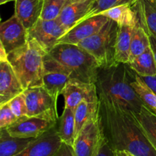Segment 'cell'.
<instances>
[{"instance_id": "6da1fadb", "label": "cell", "mask_w": 156, "mask_h": 156, "mask_svg": "<svg viewBox=\"0 0 156 156\" xmlns=\"http://www.w3.org/2000/svg\"><path fill=\"white\" fill-rule=\"evenodd\" d=\"M98 115L104 136L114 150L136 156H156V149L134 114L99 101Z\"/></svg>"}, {"instance_id": "7a4b0ae2", "label": "cell", "mask_w": 156, "mask_h": 156, "mask_svg": "<svg viewBox=\"0 0 156 156\" xmlns=\"http://www.w3.org/2000/svg\"><path fill=\"white\" fill-rule=\"evenodd\" d=\"M136 73L128 63L117 62L110 67H100L95 82L99 101L136 115L143 103L133 88Z\"/></svg>"}, {"instance_id": "3957f363", "label": "cell", "mask_w": 156, "mask_h": 156, "mask_svg": "<svg viewBox=\"0 0 156 156\" xmlns=\"http://www.w3.org/2000/svg\"><path fill=\"white\" fill-rule=\"evenodd\" d=\"M47 54L71 79L95 84L100 65L92 55L77 44H58Z\"/></svg>"}, {"instance_id": "277c9868", "label": "cell", "mask_w": 156, "mask_h": 156, "mask_svg": "<svg viewBox=\"0 0 156 156\" xmlns=\"http://www.w3.org/2000/svg\"><path fill=\"white\" fill-rule=\"evenodd\" d=\"M46 53L34 38L28 36L26 44L8 54L24 89L43 85Z\"/></svg>"}, {"instance_id": "5b68a950", "label": "cell", "mask_w": 156, "mask_h": 156, "mask_svg": "<svg viewBox=\"0 0 156 156\" xmlns=\"http://www.w3.org/2000/svg\"><path fill=\"white\" fill-rule=\"evenodd\" d=\"M119 25L109 19L103 27L77 45L88 51L98 62L100 67H110L117 63L115 59L116 42Z\"/></svg>"}, {"instance_id": "8992f818", "label": "cell", "mask_w": 156, "mask_h": 156, "mask_svg": "<svg viewBox=\"0 0 156 156\" xmlns=\"http://www.w3.org/2000/svg\"><path fill=\"white\" fill-rule=\"evenodd\" d=\"M59 116L56 114H45L39 116H24L20 117L8 126L11 136L21 138H37L52 128L57 126Z\"/></svg>"}, {"instance_id": "52a82bcc", "label": "cell", "mask_w": 156, "mask_h": 156, "mask_svg": "<svg viewBox=\"0 0 156 156\" xmlns=\"http://www.w3.org/2000/svg\"><path fill=\"white\" fill-rule=\"evenodd\" d=\"M103 138L98 112L76 135L73 143L75 156H97Z\"/></svg>"}, {"instance_id": "ba28073f", "label": "cell", "mask_w": 156, "mask_h": 156, "mask_svg": "<svg viewBox=\"0 0 156 156\" xmlns=\"http://www.w3.org/2000/svg\"><path fill=\"white\" fill-rule=\"evenodd\" d=\"M27 30L28 36L34 38L47 53L53 50L59 39L68 31L59 18L53 20L40 18Z\"/></svg>"}, {"instance_id": "9c48e42d", "label": "cell", "mask_w": 156, "mask_h": 156, "mask_svg": "<svg viewBox=\"0 0 156 156\" xmlns=\"http://www.w3.org/2000/svg\"><path fill=\"white\" fill-rule=\"evenodd\" d=\"M27 108V116L56 114L57 101L52 97L43 85L32 87L24 91Z\"/></svg>"}, {"instance_id": "30bf717a", "label": "cell", "mask_w": 156, "mask_h": 156, "mask_svg": "<svg viewBox=\"0 0 156 156\" xmlns=\"http://www.w3.org/2000/svg\"><path fill=\"white\" fill-rule=\"evenodd\" d=\"M65 108L76 109L83 101H98L97 88L94 83L82 82L77 79H70L62 90Z\"/></svg>"}, {"instance_id": "8fae6325", "label": "cell", "mask_w": 156, "mask_h": 156, "mask_svg": "<svg viewBox=\"0 0 156 156\" xmlns=\"http://www.w3.org/2000/svg\"><path fill=\"white\" fill-rule=\"evenodd\" d=\"M28 39V30L14 14L0 25V41L7 53L22 47Z\"/></svg>"}, {"instance_id": "7c38bea8", "label": "cell", "mask_w": 156, "mask_h": 156, "mask_svg": "<svg viewBox=\"0 0 156 156\" xmlns=\"http://www.w3.org/2000/svg\"><path fill=\"white\" fill-rule=\"evenodd\" d=\"M108 20L109 18L100 15L86 18L70 28L59 39L58 44H79L98 32Z\"/></svg>"}, {"instance_id": "4fadbf2b", "label": "cell", "mask_w": 156, "mask_h": 156, "mask_svg": "<svg viewBox=\"0 0 156 156\" xmlns=\"http://www.w3.org/2000/svg\"><path fill=\"white\" fill-rule=\"evenodd\" d=\"M62 143L56 126L35 139L22 152L15 156H53Z\"/></svg>"}, {"instance_id": "5bb4252c", "label": "cell", "mask_w": 156, "mask_h": 156, "mask_svg": "<svg viewBox=\"0 0 156 156\" xmlns=\"http://www.w3.org/2000/svg\"><path fill=\"white\" fill-rule=\"evenodd\" d=\"M70 79L67 73L56 66L53 59L47 53L44 57L43 86L56 101Z\"/></svg>"}, {"instance_id": "9a60e30c", "label": "cell", "mask_w": 156, "mask_h": 156, "mask_svg": "<svg viewBox=\"0 0 156 156\" xmlns=\"http://www.w3.org/2000/svg\"><path fill=\"white\" fill-rule=\"evenodd\" d=\"M24 91L10 62H0V105L8 103Z\"/></svg>"}, {"instance_id": "2e32d148", "label": "cell", "mask_w": 156, "mask_h": 156, "mask_svg": "<svg viewBox=\"0 0 156 156\" xmlns=\"http://www.w3.org/2000/svg\"><path fill=\"white\" fill-rule=\"evenodd\" d=\"M94 2V0H84L66 5L58 18L69 30L85 19L91 12Z\"/></svg>"}, {"instance_id": "e0dca14e", "label": "cell", "mask_w": 156, "mask_h": 156, "mask_svg": "<svg viewBox=\"0 0 156 156\" xmlns=\"http://www.w3.org/2000/svg\"><path fill=\"white\" fill-rule=\"evenodd\" d=\"M44 0H16L15 15L28 30L41 18Z\"/></svg>"}, {"instance_id": "ac0fdd59", "label": "cell", "mask_w": 156, "mask_h": 156, "mask_svg": "<svg viewBox=\"0 0 156 156\" xmlns=\"http://www.w3.org/2000/svg\"><path fill=\"white\" fill-rule=\"evenodd\" d=\"M132 6L140 26L148 34L156 37V0H137Z\"/></svg>"}, {"instance_id": "d6986e66", "label": "cell", "mask_w": 156, "mask_h": 156, "mask_svg": "<svg viewBox=\"0 0 156 156\" xmlns=\"http://www.w3.org/2000/svg\"><path fill=\"white\" fill-rule=\"evenodd\" d=\"M36 138L12 136L6 128L0 129V156H15L22 152Z\"/></svg>"}, {"instance_id": "ffe728a7", "label": "cell", "mask_w": 156, "mask_h": 156, "mask_svg": "<svg viewBox=\"0 0 156 156\" xmlns=\"http://www.w3.org/2000/svg\"><path fill=\"white\" fill-rule=\"evenodd\" d=\"M98 15H103L115 21L119 26H134L138 24V18L136 11L131 5H120L108 9Z\"/></svg>"}, {"instance_id": "44dd1931", "label": "cell", "mask_w": 156, "mask_h": 156, "mask_svg": "<svg viewBox=\"0 0 156 156\" xmlns=\"http://www.w3.org/2000/svg\"><path fill=\"white\" fill-rule=\"evenodd\" d=\"M135 27L127 25L119 26L115 50V59L117 62H129L131 41Z\"/></svg>"}, {"instance_id": "7402d4cb", "label": "cell", "mask_w": 156, "mask_h": 156, "mask_svg": "<svg viewBox=\"0 0 156 156\" xmlns=\"http://www.w3.org/2000/svg\"><path fill=\"white\" fill-rule=\"evenodd\" d=\"M57 123L58 134L62 143L73 146L76 139V122L75 110L64 108Z\"/></svg>"}, {"instance_id": "603a6c76", "label": "cell", "mask_w": 156, "mask_h": 156, "mask_svg": "<svg viewBox=\"0 0 156 156\" xmlns=\"http://www.w3.org/2000/svg\"><path fill=\"white\" fill-rule=\"evenodd\" d=\"M133 70L141 77L156 75V62L151 47L128 62Z\"/></svg>"}, {"instance_id": "cb8c5ba5", "label": "cell", "mask_w": 156, "mask_h": 156, "mask_svg": "<svg viewBox=\"0 0 156 156\" xmlns=\"http://www.w3.org/2000/svg\"><path fill=\"white\" fill-rule=\"evenodd\" d=\"M98 101H83L75 109L76 136L87 122L89 121L98 112Z\"/></svg>"}, {"instance_id": "d4e9b609", "label": "cell", "mask_w": 156, "mask_h": 156, "mask_svg": "<svg viewBox=\"0 0 156 156\" xmlns=\"http://www.w3.org/2000/svg\"><path fill=\"white\" fill-rule=\"evenodd\" d=\"M135 116L147 138L156 149V114L143 105L140 112Z\"/></svg>"}, {"instance_id": "484cf974", "label": "cell", "mask_w": 156, "mask_h": 156, "mask_svg": "<svg viewBox=\"0 0 156 156\" xmlns=\"http://www.w3.org/2000/svg\"><path fill=\"white\" fill-rule=\"evenodd\" d=\"M149 47H150L149 35L138 22L134 28L133 34L129 62L142 54Z\"/></svg>"}, {"instance_id": "4316f807", "label": "cell", "mask_w": 156, "mask_h": 156, "mask_svg": "<svg viewBox=\"0 0 156 156\" xmlns=\"http://www.w3.org/2000/svg\"><path fill=\"white\" fill-rule=\"evenodd\" d=\"M133 88L143 101V105L156 114V94L146 85L142 77L136 75L135 79L131 83Z\"/></svg>"}, {"instance_id": "83f0119b", "label": "cell", "mask_w": 156, "mask_h": 156, "mask_svg": "<svg viewBox=\"0 0 156 156\" xmlns=\"http://www.w3.org/2000/svg\"><path fill=\"white\" fill-rule=\"evenodd\" d=\"M69 0H44L41 18L53 20L59 18Z\"/></svg>"}, {"instance_id": "f1b7e54d", "label": "cell", "mask_w": 156, "mask_h": 156, "mask_svg": "<svg viewBox=\"0 0 156 156\" xmlns=\"http://www.w3.org/2000/svg\"><path fill=\"white\" fill-rule=\"evenodd\" d=\"M136 1L137 0H94V2L91 9V12L85 17V19L95 16L100 12L107 10L108 9H111L112 7H114V6L126 4L133 5Z\"/></svg>"}, {"instance_id": "f546056e", "label": "cell", "mask_w": 156, "mask_h": 156, "mask_svg": "<svg viewBox=\"0 0 156 156\" xmlns=\"http://www.w3.org/2000/svg\"><path fill=\"white\" fill-rule=\"evenodd\" d=\"M8 103H9L12 111H13V113L18 118L24 117L27 114V104H26L25 95H24V92L13 98Z\"/></svg>"}, {"instance_id": "4dcf8cb0", "label": "cell", "mask_w": 156, "mask_h": 156, "mask_svg": "<svg viewBox=\"0 0 156 156\" xmlns=\"http://www.w3.org/2000/svg\"><path fill=\"white\" fill-rule=\"evenodd\" d=\"M18 119L11 109L9 103L0 105V129L7 128L17 121Z\"/></svg>"}, {"instance_id": "1f68e13d", "label": "cell", "mask_w": 156, "mask_h": 156, "mask_svg": "<svg viewBox=\"0 0 156 156\" xmlns=\"http://www.w3.org/2000/svg\"><path fill=\"white\" fill-rule=\"evenodd\" d=\"M97 156H117V152L111 147L104 135Z\"/></svg>"}, {"instance_id": "d6a6232c", "label": "cell", "mask_w": 156, "mask_h": 156, "mask_svg": "<svg viewBox=\"0 0 156 156\" xmlns=\"http://www.w3.org/2000/svg\"><path fill=\"white\" fill-rule=\"evenodd\" d=\"M53 156H75L73 146L62 143L59 150Z\"/></svg>"}, {"instance_id": "836d02e7", "label": "cell", "mask_w": 156, "mask_h": 156, "mask_svg": "<svg viewBox=\"0 0 156 156\" xmlns=\"http://www.w3.org/2000/svg\"><path fill=\"white\" fill-rule=\"evenodd\" d=\"M141 77V76H140ZM146 85L156 94V75L153 76H148V77H142Z\"/></svg>"}, {"instance_id": "e575fe53", "label": "cell", "mask_w": 156, "mask_h": 156, "mask_svg": "<svg viewBox=\"0 0 156 156\" xmlns=\"http://www.w3.org/2000/svg\"><path fill=\"white\" fill-rule=\"evenodd\" d=\"M5 61H8V53L2 43L0 41V62H5Z\"/></svg>"}, {"instance_id": "d590c367", "label": "cell", "mask_w": 156, "mask_h": 156, "mask_svg": "<svg viewBox=\"0 0 156 156\" xmlns=\"http://www.w3.org/2000/svg\"><path fill=\"white\" fill-rule=\"evenodd\" d=\"M149 40H150V47L152 50L156 62V37L153 35H149Z\"/></svg>"}, {"instance_id": "8d00e7d4", "label": "cell", "mask_w": 156, "mask_h": 156, "mask_svg": "<svg viewBox=\"0 0 156 156\" xmlns=\"http://www.w3.org/2000/svg\"><path fill=\"white\" fill-rule=\"evenodd\" d=\"M116 152H117V156H136L127 152H124V151H116Z\"/></svg>"}, {"instance_id": "74e56055", "label": "cell", "mask_w": 156, "mask_h": 156, "mask_svg": "<svg viewBox=\"0 0 156 156\" xmlns=\"http://www.w3.org/2000/svg\"><path fill=\"white\" fill-rule=\"evenodd\" d=\"M12 1H16V0H0V4L1 5H3L5 4V3H7L9 2H12Z\"/></svg>"}, {"instance_id": "f35d334b", "label": "cell", "mask_w": 156, "mask_h": 156, "mask_svg": "<svg viewBox=\"0 0 156 156\" xmlns=\"http://www.w3.org/2000/svg\"><path fill=\"white\" fill-rule=\"evenodd\" d=\"M80 1H84V0H69L68 2H67V4H66V5H68V4H71V3L76 2H80Z\"/></svg>"}]
</instances>
